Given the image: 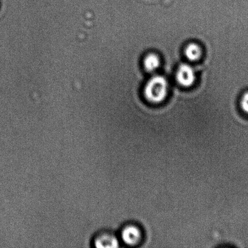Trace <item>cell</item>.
I'll return each instance as SVG.
<instances>
[{"instance_id":"cell-5","label":"cell","mask_w":248,"mask_h":248,"mask_svg":"<svg viewBox=\"0 0 248 248\" xmlns=\"http://www.w3.org/2000/svg\"><path fill=\"white\" fill-rule=\"evenodd\" d=\"M184 54L190 62H197L200 60L202 55V50L198 44L192 43L186 46Z\"/></svg>"},{"instance_id":"cell-3","label":"cell","mask_w":248,"mask_h":248,"mask_svg":"<svg viewBox=\"0 0 248 248\" xmlns=\"http://www.w3.org/2000/svg\"><path fill=\"white\" fill-rule=\"evenodd\" d=\"M143 233L141 228L135 224H127L120 231V239L129 247H135L142 242Z\"/></svg>"},{"instance_id":"cell-1","label":"cell","mask_w":248,"mask_h":248,"mask_svg":"<svg viewBox=\"0 0 248 248\" xmlns=\"http://www.w3.org/2000/svg\"><path fill=\"white\" fill-rule=\"evenodd\" d=\"M168 82L164 77L155 75L148 80L144 88V95L150 103L159 104L166 98Z\"/></svg>"},{"instance_id":"cell-2","label":"cell","mask_w":248,"mask_h":248,"mask_svg":"<svg viewBox=\"0 0 248 248\" xmlns=\"http://www.w3.org/2000/svg\"><path fill=\"white\" fill-rule=\"evenodd\" d=\"M92 247L96 248H116L120 247V240L109 230H100L92 239Z\"/></svg>"},{"instance_id":"cell-7","label":"cell","mask_w":248,"mask_h":248,"mask_svg":"<svg viewBox=\"0 0 248 248\" xmlns=\"http://www.w3.org/2000/svg\"><path fill=\"white\" fill-rule=\"evenodd\" d=\"M240 106L243 112L248 116V91L242 94L240 100Z\"/></svg>"},{"instance_id":"cell-4","label":"cell","mask_w":248,"mask_h":248,"mask_svg":"<svg viewBox=\"0 0 248 248\" xmlns=\"http://www.w3.org/2000/svg\"><path fill=\"white\" fill-rule=\"evenodd\" d=\"M176 79L180 85L184 87H189L196 81V74L193 67L188 64L179 65L176 73Z\"/></svg>"},{"instance_id":"cell-6","label":"cell","mask_w":248,"mask_h":248,"mask_svg":"<svg viewBox=\"0 0 248 248\" xmlns=\"http://www.w3.org/2000/svg\"><path fill=\"white\" fill-rule=\"evenodd\" d=\"M160 65V60L159 56L155 53H149L146 56L143 60V65L147 71L153 72L155 71Z\"/></svg>"}]
</instances>
